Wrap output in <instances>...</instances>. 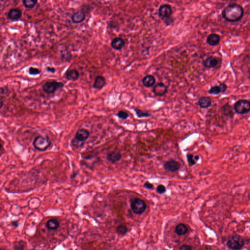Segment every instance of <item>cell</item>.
Segmentation results:
<instances>
[{
  "label": "cell",
  "instance_id": "obj_1",
  "mask_svg": "<svg viewBox=\"0 0 250 250\" xmlns=\"http://www.w3.org/2000/svg\"><path fill=\"white\" fill-rule=\"evenodd\" d=\"M243 7L237 3L229 4L225 7L222 12L223 18L227 22H237L241 20L244 16Z\"/></svg>",
  "mask_w": 250,
  "mask_h": 250
},
{
  "label": "cell",
  "instance_id": "obj_2",
  "mask_svg": "<svg viewBox=\"0 0 250 250\" xmlns=\"http://www.w3.org/2000/svg\"><path fill=\"white\" fill-rule=\"evenodd\" d=\"M245 244V240L239 235H233L228 238L227 246L232 250H241Z\"/></svg>",
  "mask_w": 250,
  "mask_h": 250
},
{
  "label": "cell",
  "instance_id": "obj_3",
  "mask_svg": "<svg viewBox=\"0 0 250 250\" xmlns=\"http://www.w3.org/2000/svg\"><path fill=\"white\" fill-rule=\"evenodd\" d=\"M51 142V139L48 136L39 135L34 140L33 146L36 150L44 152L50 147Z\"/></svg>",
  "mask_w": 250,
  "mask_h": 250
},
{
  "label": "cell",
  "instance_id": "obj_4",
  "mask_svg": "<svg viewBox=\"0 0 250 250\" xmlns=\"http://www.w3.org/2000/svg\"><path fill=\"white\" fill-rule=\"evenodd\" d=\"M131 208L135 214H142L147 208V205L143 200L134 198L131 200Z\"/></svg>",
  "mask_w": 250,
  "mask_h": 250
},
{
  "label": "cell",
  "instance_id": "obj_5",
  "mask_svg": "<svg viewBox=\"0 0 250 250\" xmlns=\"http://www.w3.org/2000/svg\"><path fill=\"white\" fill-rule=\"evenodd\" d=\"M236 113L239 114H245L250 112V101L245 99H241L236 102L233 106Z\"/></svg>",
  "mask_w": 250,
  "mask_h": 250
},
{
  "label": "cell",
  "instance_id": "obj_6",
  "mask_svg": "<svg viewBox=\"0 0 250 250\" xmlns=\"http://www.w3.org/2000/svg\"><path fill=\"white\" fill-rule=\"evenodd\" d=\"M64 86V84L61 82H57L56 81H48L43 85V89L47 94H51L55 93L58 89H62Z\"/></svg>",
  "mask_w": 250,
  "mask_h": 250
},
{
  "label": "cell",
  "instance_id": "obj_7",
  "mask_svg": "<svg viewBox=\"0 0 250 250\" xmlns=\"http://www.w3.org/2000/svg\"><path fill=\"white\" fill-rule=\"evenodd\" d=\"M172 13V6L168 4L161 5L158 9L159 16L163 20L171 17Z\"/></svg>",
  "mask_w": 250,
  "mask_h": 250
},
{
  "label": "cell",
  "instance_id": "obj_8",
  "mask_svg": "<svg viewBox=\"0 0 250 250\" xmlns=\"http://www.w3.org/2000/svg\"><path fill=\"white\" fill-rule=\"evenodd\" d=\"M180 167L181 164L173 159H171L168 161H166L163 165L164 170L172 172H177Z\"/></svg>",
  "mask_w": 250,
  "mask_h": 250
},
{
  "label": "cell",
  "instance_id": "obj_9",
  "mask_svg": "<svg viewBox=\"0 0 250 250\" xmlns=\"http://www.w3.org/2000/svg\"><path fill=\"white\" fill-rule=\"evenodd\" d=\"M219 59L217 57L210 56L202 61L203 66L208 69L214 68L218 65Z\"/></svg>",
  "mask_w": 250,
  "mask_h": 250
},
{
  "label": "cell",
  "instance_id": "obj_10",
  "mask_svg": "<svg viewBox=\"0 0 250 250\" xmlns=\"http://www.w3.org/2000/svg\"><path fill=\"white\" fill-rule=\"evenodd\" d=\"M227 89V85L225 83H220L219 85H214L211 87L208 91V93L211 95H218L221 93H225Z\"/></svg>",
  "mask_w": 250,
  "mask_h": 250
},
{
  "label": "cell",
  "instance_id": "obj_11",
  "mask_svg": "<svg viewBox=\"0 0 250 250\" xmlns=\"http://www.w3.org/2000/svg\"><path fill=\"white\" fill-rule=\"evenodd\" d=\"M122 155L118 150H113L109 152L107 154L106 159L108 161L112 164H116L121 159Z\"/></svg>",
  "mask_w": 250,
  "mask_h": 250
},
{
  "label": "cell",
  "instance_id": "obj_12",
  "mask_svg": "<svg viewBox=\"0 0 250 250\" xmlns=\"http://www.w3.org/2000/svg\"><path fill=\"white\" fill-rule=\"evenodd\" d=\"M153 93L156 96H163L168 93V87L162 82L158 83L154 85Z\"/></svg>",
  "mask_w": 250,
  "mask_h": 250
},
{
  "label": "cell",
  "instance_id": "obj_13",
  "mask_svg": "<svg viewBox=\"0 0 250 250\" xmlns=\"http://www.w3.org/2000/svg\"><path fill=\"white\" fill-rule=\"evenodd\" d=\"M90 134L88 130L85 129H81L78 130L75 135L74 138L81 142H84L87 140L89 137Z\"/></svg>",
  "mask_w": 250,
  "mask_h": 250
},
{
  "label": "cell",
  "instance_id": "obj_14",
  "mask_svg": "<svg viewBox=\"0 0 250 250\" xmlns=\"http://www.w3.org/2000/svg\"><path fill=\"white\" fill-rule=\"evenodd\" d=\"M22 15V11L20 9L13 8L9 10L7 14V17L12 21H15L20 19Z\"/></svg>",
  "mask_w": 250,
  "mask_h": 250
},
{
  "label": "cell",
  "instance_id": "obj_15",
  "mask_svg": "<svg viewBox=\"0 0 250 250\" xmlns=\"http://www.w3.org/2000/svg\"><path fill=\"white\" fill-rule=\"evenodd\" d=\"M125 41L123 38L116 37L112 40L111 45L112 48L116 51H120L125 46Z\"/></svg>",
  "mask_w": 250,
  "mask_h": 250
},
{
  "label": "cell",
  "instance_id": "obj_16",
  "mask_svg": "<svg viewBox=\"0 0 250 250\" xmlns=\"http://www.w3.org/2000/svg\"><path fill=\"white\" fill-rule=\"evenodd\" d=\"M85 15L82 10L76 11L72 15L71 17V21L74 24H80L83 22L85 19Z\"/></svg>",
  "mask_w": 250,
  "mask_h": 250
},
{
  "label": "cell",
  "instance_id": "obj_17",
  "mask_svg": "<svg viewBox=\"0 0 250 250\" xmlns=\"http://www.w3.org/2000/svg\"><path fill=\"white\" fill-rule=\"evenodd\" d=\"M220 37L218 34L215 33L210 34L207 37L206 42L208 45L210 46H216L220 43Z\"/></svg>",
  "mask_w": 250,
  "mask_h": 250
},
{
  "label": "cell",
  "instance_id": "obj_18",
  "mask_svg": "<svg viewBox=\"0 0 250 250\" xmlns=\"http://www.w3.org/2000/svg\"><path fill=\"white\" fill-rule=\"evenodd\" d=\"M106 84L105 77L102 76H96L94 82L93 87L95 89L101 90Z\"/></svg>",
  "mask_w": 250,
  "mask_h": 250
},
{
  "label": "cell",
  "instance_id": "obj_19",
  "mask_svg": "<svg viewBox=\"0 0 250 250\" xmlns=\"http://www.w3.org/2000/svg\"><path fill=\"white\" fill-rule=\"evenodd\" d=\"M198 104L202 108H207L210 107L212 104V100L209 97L202 96L198 101Z\"/></svg>",
  "mask_w": 250,
  "mask_h": 250
},
{
  "label": "cell",
  "instance_id": "obj_20",
  "mask_svg": "<svg viewBox=\"0 0 250 250\" xmlns=\"http://www.w3.org/2000/svg\"><path fill=\"white\" fill-rule=\"evenodd\" d=\"M142 83L144 87L146 88H150L154 85L156 80L155 77L152 75H147L143 78Z\"/></svg>",
  "mask_w": 250,
  "mask_h": 250
},
{
  "label": "cell",
  "instance_id": "obj_21",
  "mask_svg": "<svg viewBox=\"0 0 250 250\" xmlns=\"http://www.w3.org/2000/svg\"><path fill=\"white\" fill-rule=\"evenodd\" d=\"M65 76L67 80L75 81L78 80L79 78V72L75 69L70 70L66 71L65 74Z\"/></svg>",
  "mask_w": 250,
  "mask_h": 250
},
{
  "label": "cell",
  "instance_id": "obj_22",
  "mask_svg": "<svg viewBox=\"0 0 250 250\" xmlns=\"http://www.w3.org/2000/svg\"><path fill=\"white\" fill-rule=\"evenodd\" d=\"M221 111L223 114L225 116L229 117L230 118H233L234 116L232 108L229 104H226L224 105L221 108Z\"/></svg>",
  "mask_w": 250,
  "mask_h": 250
},
{
  "label": "cell",
  "instance_id": "obj_23",
  "mask_svg": "<svg viewBox=\"0 0 250 250\" xmlns=\"http://www.w3.org/2000/svg\"><path fill=\"white\" fill-rule=\"evenodd\" d=\"M60 226V223L57 219H51L46 223V227L49 230H56Z\"/></svg>",
  "mask_w": 250,
  "mask_h": 250
},
{
  "label": "cell",
  "instance_id": "obj_24",
  "mask_svg": "<svg viewBox=\"0 0 250 250\" xmlns=\"http://www.w3.org/2000/svg\"><path fill=\"white\" fill-rule=\"evenodd\" d=\"M188 231L187 227L184 224H179L176 228V233L179 236H184Z\"/></svg>",
  "mask_w": 250,
  "mask_h": 250
},
{
  "label": "cell",
  "instance_id": "obj_25",
  "mask_svg": "<svg viewBox=\"0 0 250 250\" xmlns=\"http://www.w3.org/2000/svg\"><path fill=\"white\" fill-rule=\"evenodd\" d=\"M134 111L136 113L137 117L139 118H146L152 116V114L149 112H145L137 108H134Z\"/></svg>",
  "mask_w": 250,
  "mask_h": 250
},
{
  "label": "cell",
  "instance_id": "obj_26",
  "mask_svg": "<svg viewBox=\"0 0 250 250\" xmlns=\"http://www.w3.org/2000/svg\"><path fill=\"white\" fill-rule=\"evenodd\" d=\"M24 6L27 9H32L37 4V0H23L22 1Z\"/></svg>",
  "mask_w": 250,
  "mask_h": 250
},
{
  "label": "cell",
  "instance_id": "obj_27",
  "mask_svg": "<svg viewBox=\"0 0 250 250\" xmlns=\"http://www.w3.org/2000/svg\"><path fill=\"white\" fill-rule=\"evenodd\" d=\"M13 249L14 250H24L25 246V242L24 241H16L13 243Z\"/></svg>",
  "mask_w": 250,
  "mask_h": 250
},
{
  "label": "cell",
  "instance_id": "obj_28",
  "mask_svg": "<svg viewBox=\"0 0 250 250\" xmlns=\"http://www.w3.org/2000/svg\"><path fill=\"white\" fill-rule=\"evenodd\" d=\"M186 157L189 167H192L196 164V161L195 160L193 154H187L186 155Z\"/></svg>",
  "mask_w": 250,
  "mask_h": 250
},
{
  "label": "cell",
  "instance_id": "obj_29",
  "mask_svg": "<svg viewBox=\"0 0 250 250\" xmlns=\"http://www.w3.org/2000/svg\"><path fill=\"white\" fill-rule=\"evenodd\" d=\"M127 229L126 226L125 225H120L117 228L116 232L119 234L124 235L127 232Z\"/></svg>",
  "mask_w": 250,
  "mask_h": 250
},
{
  "label": "cell",
  "instance_id": "obj_30",
  "mask_svg": "<svg viewBox=\"0 0 250 250\" xmlns=\"http://www.w3.org/2000/svg\"><path fill=\"white\" fill-rule=\"evenodd\" d=\"M84 144V142H81L75 138H74L71 141V146L75 147V148H80V147H83Z\"/></svg>",
  "mask_w": 250,
  "mask_h": 250
},
{
  "label": "cell",
  "instance_id": "obj_31",
  "mask_svg": "<svg viewBox=\"0 0 250 250\" xmlns=\"http://www.w3.org/2000/svg\"><path fill=\"white\" fill-rule=\"evenodd\" d=\"M116 116L120 119H123V120L127 119L129 117L128 113L123 111H119L118 113H117Z\"/></svg>",
  "mask_w": 250,
  "mask_h": 250
},
{
  "label": "cell",
  "instance_id": "obj_32",
  "mask_svg": "<svg viewBox=\"0 0 250 250\" xmlns=\"http://www.w3.org/2000/svg\"><path fill=\"white\" fill-rule=\"evenodd\" d=\"M41 72V70L36 67H30L28 69V74L30 75H37L39 74Z\"/></svg>",
  "mask_w": 250,
  "mask_h": 250
},
{
  "label": "cell",
  "instance_id": "obj_33",
  "mask_svg": "<svg viewBox=\"0 0 250 250\" xmlns=\"http://www.w3.org/2000/svg\"><path fill=\"white\" fill-rule=\"evenodd\" d=\"M167 189L162 184H159L156 188V191L159 194H163L166 192Z\"/></svg>",
  "mask_w": 250,
  "mask_h": 250
},
{
  "label": "cell",
  "instance_id": "obj_34",
  "mask_svg": "<svg viewBox=\"0 0 250 250\" xmlns=\"http://www.w3.org/2000/svg\"><path fill=\"white\" fill-rule=\"evenodd\" d=\"M163 20L166 25H167V26H170V25H172L173 22H174V20L173 18L171 17L170 18H166V19H164Z\"/></svg>",
  "mask_w": 250,
  "mask_h": 250
},
{
  "label": "cell",
  "instance_id": "obj_35",
  "mask_svg": "<svg viewBox=\"0 0 250 250\" xmlns=\"http://www.w3.org/2000/svg\"><path fill=\"white\" fill-rule=\"evenodd\" d=\"M143 187L148 190H152L153 189V185L152 183H150L149 182H146L143 185Z\"/></svg>",
  "mask_w": 250,
  "mask_h": 250
},
{
  "label": "cell",
  "instance_id": "obj_36",
  "mask_svg": "<svg viewBox=\"0 0 250 250\" xmlns=\"http://www.w3.org/2000/svg\"><path fill=\"white\" fill-rule=\"evenodd\" d=\"M179 250H192V247L188 245H183L180 247Z\"/></svg>",
  "mask_w": 250,
  "mask_h": 250
},
{
  "label": "cell",
  "instance_id": "obj_37",
  "mask_svg": "<svg viewBox=\"0 0 250 250\" xmlns=\"http://www.w3.org/2000/svg\"><path fill=\"white\" fill-rule=\"evenodd\" d=\"M9 90V88H7L6 86H5V87H2L1 88L0 92L1 94H5L7 93Z\"/></svg>",
  "mask_w": 250,
  "mask_h": 250
},
{
  "label": "cell",
  "instance_id": "obj_38",
  "mask_svg": "<svg viewBox=\"0 0 250 250\" xmlns=\"http://www.w3.org/2000/svg\"><path fill=\"white\" fill-rule=\"evenodd\" d=\"M46 70L47 72H51L52 74H54L56 72V69L53 67H50V66H47L46 68Z\"/></svg>",
  "mask_w": 250,
  "mask_h": 250
},
{
  "label": "cell",
  "instance_id": "obj_39",
  "mask_svg": "<svg viewBox=\"0 0 250 250\" xmlns=\"http://www.w3.org/2000/svg\"><path fill=\"white\" fill-rule=\"evenodd\" d=\"M11 224H12V226H13L14 227H17L18 225H19V223H18V221H16V220L15 221H12Z\"/></svg>",
  "mask_w": 250,
  "mask_h": 250
},
{
  "label": "cell",
  "instance_id": "obj_40",
  "mask_svg": "<svg viewBox=\"0 0 250 250\" xmlns=\"http://www.w3.org/2000/svg\"><path fill=\"white\" fill-rule=\"evenodd\" d=\"M194 158H195V160L197 162V161H199V155L194 156Z\"/></svg>",
  "mask_w": 250,
  "mask_h": 250
},
{
  "label": "cell",
  "instance_id": "obj_41",
  "mask_svg": "<svg viewBox=\"0 0 250 250\" xmlns=\"http://www.w3.org/2000/svg\"><path fill=\"white\" fill-rule=\"evenodd\" d=\"M5 250V249H4V248H2H2H1V250Z\"/></svg>",
  "mask_w": 250,
  "mask_h": 250
}]
</instances>
